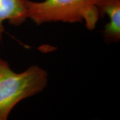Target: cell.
Masks as SVG:
<instances>
[{
  "label": "cell",
  "instance_id": "6da1fadb",
  "mask_svg": "<svg viewBox=\"0 0 120 120\" xmlns=\"http://www.w3.org/2000/svg\"><path fill=\"white\" fill-rule=\"evenodd\" d=\"M103 0H27L28 19L36 25L51 22H84L94 29L100 17L98 7Z\"/></svg>",
  "mask_w": 120,
  "mask_h": 120
},
{
  "label": "cell",
  "instance_id": "7a4b0ae2",
  "mask_svg": "<svg viewBox=\"0 0 120 120\" xmlns=\"http://www.w3.org/2000/svg\"><path fill=\"white\" fill-rule=\"evenodd\" d=\"M48 82L47 72L39 66L17 73L0 57V120H7L18 103L42 92Z\"/></svg>",
  "mask_w": 120,
  "mask_h": 120
},
{
  "label": "cell",
  "instance_id": "3957f363",
  "mask_svg": "<svg viewBox=\"0 0 120 120\" xmlns=\"http://www.w3.org/2000/svg\"><path fill=\"white\" fill-rule=\"evenodd\" d=\"M27 0H0V41L5 31L4 22L14 26L21 25L28 19Z\"/></svg>",
  "mask_w": 120,
  "mask_h": 120
},
{
  "label": "cell",
  "instance_id": "277c9868",
  "mask_svg": "<svg viewBox=\"0 0 120 120\" xmlns=\"http://www.w3.org/2000/svg\"><path fill=\"white\" fill-rule=\"evenodd\" d=\"M98 11L100 17L106 15L109 19L103 31L105 42H118L120 40V0H103Z\"/></svg>",
  "mask_w": 120,
  "mask_h": 120
}]
</instances>
